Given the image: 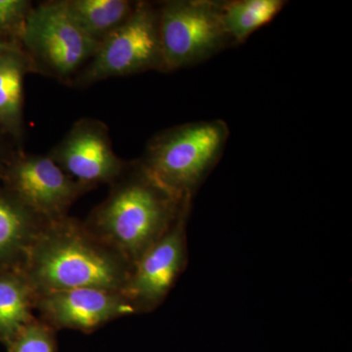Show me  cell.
<instances>
[{"label":"cell","mask_w":352,"mask_h":352,"mask_svg":"<svg viewBox=\"0 0 352 352\" xmlns=\"http://www.w3.org/2000/svg\"><path fill=\"white\" fill-rule=\"evenodd\" d=\"M189 204L170 228L132 266L124 294L138 311L163 302L182 272L186 258L185 220Z\"/></svg>","instance_id":"9c48e42d"},{"label":"cell","mask_w":352,"mask_h":352,"mask_svg":"<svg viewBox=\"0 0 352 352\" xmlns=\"http://www.w3.org/2000/svg\"><path fill=\"white\" fill-rule=\"evenodd\" d=\"M8 192L44 221L68 215L69 208L90 191L75 182L48 155L21 154L4 171Z\"/></svg>","instance_id":"52a82bcc"},{"label":"cell","mask_w":352,"mask_h":352,"mask_svg":"<svg viewBox=\"0 0 352 352\" xmlns=\"http://www.w3.org/2000/svg\"><path fill=\"white\" fill-rule=\"evenodd\" d=\"M3 171V173H4V171H6V168H3V166H2V163H1V152H0V170Z\"/></svg>","instance_id":"d6986e66"},{"label":"cell","mask_w":352,"mask_h":352,"mask_svg":"<svg viewBox=\"0 0 352 352\" xmlns=\"http://www.w3.org/2000/svg\"><path fill=\"white\" fill-rule=\"evenodd\" d=\"M11 352H54V329L36 318L9 344Z\"/></svg>","instance_id":"2e32d148"},{"label":"cell","mask_w":352,"mask_h":352,"mask_svg":"<svg viewBox=\"0 0 352 352\" xmlns=\"http://www.w3.org/2000/svg\"><path fill=\"white\" fill-rule=\"evenodd\" d=\"M47 155L75 182L89 189L112 184L129 164L113 151L108 126L91 118L76 122Z\"/></svg>","instance_id":"ba28073f"},{"label":"cell","mask_w":352,"mask_h":352,"mask_svg":"<svg viewBox=\"0 0 352 352\" xmlns=\"http://www.w3.org/2000/svg\"><path fill=\"white\" fill-rule=\"evenodd\" d=\"M34 309L53 329L89 331L138 309L122 292L78 288L38 294Z\"/></svg>","instance_id":"30bf717a"},{"label":"cell","mask_w":352,"mask_h":352,"mask_svg":"<svg viewBox=\"0 0 352 352\" xmlns=\"http://www.w3.org/2000/svg\"><path fill=\"white\" fill-rule=\"evenodd\" d=\"M283 0L220 1V17L231 44L245 43L254 32L267 25L283 9Z\"/></svg>","instance_id":"9a60e30c"},{"label":"cell","mask_w":352,"mask_h":352,"mask_svg":"<svg viewBox=\"0 0 352 352\" xmlns=\"http://www.w3.org/2000/svg\"><path fill=\"white\" fill-rule=\"evenodd\" d=\"M190 200L171 195L139 162L129 163L85 226L131 266L164 235Z\"/></svg>","instance_id":"7a4b0ae2"},{"label":"cell","mask_w":352,"mask_h":352,"mask_svg":"<svg viewBox=\"0 0 352 352\" xmlns=\"http://www.w3.org/2000/svg\"><path fill=\"white\" fill-rule=\"evenodd\" d=\"M18 48H21L20 44L11 43L0 38V59Z\"/></svg>","instance_id":"ac0fdd59"},{"label":"cell","mask_w":352,"mask_h":352,"mask_svg":"<svg viewBox=\"0 0 352 352\" xmlns=\"http://www.w3.org/2000/svg\"><path fill=\"white\" fill-rule=\"evenodd\" d=\"M36 293L22 270L0 271V339L10 344L32 320Z\"/></svg>","instance_id":"7c38bea8"},{"label":"cell","mask_w":352,"mask_h":352,"mask_svg":"<svg viewBox=\"0 0 352 352\" xmlns=\"http://www.w3.org/2000/svg\"><path fill=\"white\" fill-rule=\"evenodd\" d=\"M32 8L31 2L25 0H0V34H12L19 38Z\"/></svg>","instance_id":"e0dca14e"},{"label":"cell","mask_w":352,"mask_h":352,"mask_svg":"<svg viewBox=\"0 0 352 352\" xmlns=\"http://www.w3.org/2000/svg\"><path fill=\"white\" fill-rule=\"evenodd\" d=\"M31 63L22 48L0 59V126L19 139L23 132V82Z\"/></svg>","instance_id":"4fadbf2b"},{"label":"cell","mask_w":352,"mask_h":352,"mask_svg":"<svg viewBox=\"0 0 352 352\" xmlns=\"http://www.w3.org/2000/svg\"><path fill=\"white\" fill-rule=\"evenodd\" d=\"M228 136L223 120L182 124L154 136L138 162L171 195L191 200L223 154Z\"/></svg>","instance_id":"3957f363"},{"label":"cell","mask_w":352,"mask_h":352,"mask_svg":"<svg viewBox=\"0 0 352 352\" xmlns=\"http://www.w3.org/2000/svg\"><path fill=\"white\" fill-rule=\"evenodd\" d=\"M65 7L88 36L101 43L134 12L138 1L63 0Z\"/></svg>","instance_id":"5bb4252c"},{"label":"cell","mask_w":352,"mask_h":352,"mask_svg":"<svg viewBox=\"0 0 352 352\" xmlns=\"http://www.w3.org/2000/svg\"><path fill=\"white\" fill-rule=\"evenodd\" d=\"M45 222L9 192L0 194V270H22L30 248Z\"/></svg>","instance_id":"8fae6325"},{"label":"cell","mask_w":352,"mask_h":352,"mask_svg":"<svg viewBox=\"0 0 352 352\" xmlns=\"http://www.w3.org/2000/svg\"><path fill=\"white\" fill-rule=\"evenodd\" d=\"M162 71L157 6L138 1L134 12L99 45L73 82L83 87L108 78Z\"/></svg>","instance_id":"8992f818"},{"label":"cell","mask_w":352,"mask_h":352,"mask_svg":"<svg viewBox=\"0 0 352 352\" xmlns=\"http://www.w3.org/2000/svg\"><path fill=\"white\" fill-rule=\"evenodd\" d=\"M162 72L195 66L229 46L220 1L173 0L157 4Z\"/></svg>","instance_id":"5b68a950"},{"label":"cell","mask_w":352,"mask_h":352,"mask_svg":"<svg viewBox=\"0 0 352 352\" xmlns=\"http://www.w3.org/2000/svg\"><path fill=\"white\" fill-rule=\"evenodd\" d=\"M32 72L72 82L96 54L100 43L76 24L61 1L32 6L19 36Z\"/></svg>","instance_id":"277c9868"},{"label":"cell","mask_w":352,"mask_h":352,"mask_svg":"<svg viewBox=\"0 0 352 352\" xmlns=\"http://www.w3.org/2000/svg\"><path fill=\"white\" fill-rule=\"evenodd\" d=\"M132 266L69 215L43 224L22 270L38 294L78 288L122 292Z\"/></svg>","instance_id":"6da1fadb"}]
</instances>
